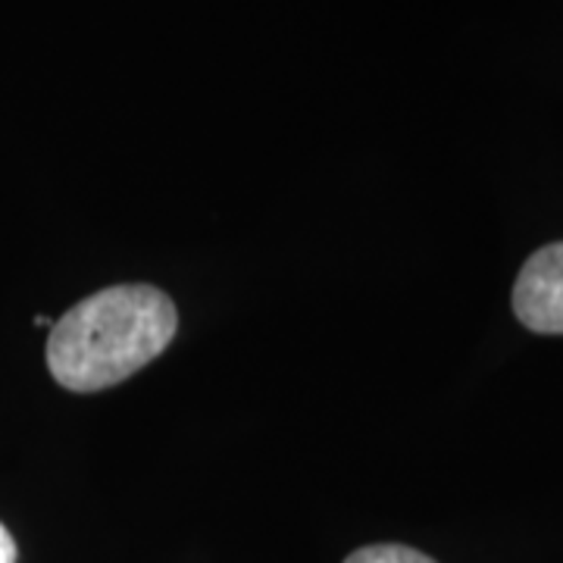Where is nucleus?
<instances>
[{
    "label": "nucleus",
    "instance_id": "nucleus-1",
    "mask_svg": "<svg viewBox=\"0 0 563 563\" xmlns=\"http://www.w3.org/2000/svg\"><path fill=\"white\" fill-rule=\"evenodd\" d=\"M179 313L154 285H110L73 303L51 325L47 369L69 391H101L157 361L176 339Z\"/></svg>",
    "mask_w": 563,
    "mask_h": 563
},
{
    "label": "nucleus",
    "instance_id": "nucleus-2",
    "mask_svg": "<svg viewBox=\"0 0 563 563\" xmlns=\"http://www.w3.org/2000/svg\"><path fill=\"white\" fill-rule=\"evenodd\" d=\"M514 313L539 335H563V242L544 244L514 285Z\"/></svg>",
    "mask_w": 563,
    "mask_h": 563
},
{
    "label": "nucleus",
    "instance_id": "nucleus-3",
    "mask_svg": "<svg viewBox=\"0 0 563 563\" xmlns=\"http://www.w3.org/2000/svg\"><path fill=\"white\" fill-rule=\"evenodd\" d=\"M344 563H435L432 558H426L417 548L407 544H369L354 551Z\"/></svg>",
    "mask_w": 563,
    "mask_h": 563
},
{
    "label": "nucleus",
    "instance_id": "nucleus-4",
    "mask_svg": "<svg viewBox=\"0 0 563 563\" xmlns=\"http://www.w3.org/2000/svg\"><path fill=\"white\" fill-rule=\"evenodd\" d=\"M0 563H16V542L3 523H0Z\"/></svg>",
    "mask_w": 563,
    "mask_h": 563
}]
</instances>
